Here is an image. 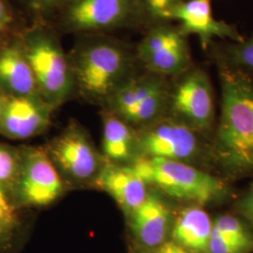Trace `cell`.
Returning <instances> with one entry per match:
<instances>
[{"label": "cell", "instance_id": "obj_24", "mask_svg": "<svg viewBox=\"0 0 253 253\" xmlns=\"http://www.w3.org/2000/svg\"><path fill=\"white\" fill-rule=\"evenodd\" d=\"M18 12L11 0H0V39H7L19 33Z\"/></svg>", "mask_w": 253, "mask_h": 253}, {"label": "cell", "instance_id": "obj_27", "mask_svg": "<svg viewBox=\"0 0 253 253\" xmlns=\"http://www.w3.org/2000/svg\"><path fill=\"white\" fill-rule=\"evenodd\" d=\"M137 253H191L176 244L172 240H167L163 244L151 250H139Z\"/></svg>", "mask_w": 253, "mask_h": 253}, {"label": "cell", "instance_id": "obj_28", "mask_svg": "<svg viewBox=\"0 0 253 253\" xmlns=\"http://www.w3.org/2000/svg\"><path fill=\"white\" fill-rule=\"evenodd\" d=\"M240 208L245 215L253 220V184L252 188L246 193L240 204Z\"/></svg>", "mask_w": 253, "mask_h": 253}, {"label": "cell", "instance_id": "obj_6", "mask_svg": "<svg viewBox=\"0 0 253 253\" xmlns=\"http://www.w3.org/2000/svg\"><path fill=\"white\" fill-rule=\"evenodd\" d=\"M65 190V180L46 148H22L21 172L12 194L16 208L50 206L62 196Z\"/></svg>", "mask_w": 253, "mask_h": 253}, {"label": "cell", "instance_id": "obj_25", "mask_svg": "<svg viewBox=\"0 0 253 253\" xmlns=\"http://www.w3.org/2000/svg\"><path fill=\"white\" fill-rule=\"evenodd\" d=\"M252 248L253 245L230 238L213 229L208 246V253H245Z\"/></svg>", "mask_w": 253, "mask_h": 253}, {"label": "cell", "instance_id": "obj_16", "mask_svg": "<svg viewBox=\"0 0 253 253\" xmlns=\"http://www.w3.org/2000/svg\"><path fill=\"white\" fill-rule=\"evenodd\" d=\"M102 156L109 163L132 165L140 157L132 126L107 109L102 113Z\"/></svg>", "mask_w": 253, "mask_h": 253}, {"label": "cell", "instance_id": "obj_15", "mask_svg": "<svg viewBox=\"0 0 253 253\" xmlns=\"http://www.w3.org/2000/svg\"><path fill=\"white\" fill-rule=\"evenodd\" d=\"M171 20L180 23L179 30L185 36L199 37L204 48L214 38H228L238 42L244 41L234 27L214 17L210 0H184L173 9Z\"/></svg>", "mask_w": 253, "mask_h": 253}, {"label": "cell", "instance_id": "obj_18", "mask_svg": "<svg viewBox=\"0 0 253 253\" xmlns=\"http://www.w3.org/2000/svg\"><path fill=\"white\" fill-rule=\"evenodd\" d=\"M165 87L163 76L149 72L143 75L134 74L111 97L105 109L122 117L155 92Z\"/></svg>", "mask_w": 253, "mask_h": 253}, {"label": "cell", "instance_id": "obj_11", "mask_svg": "<svg viewBox=\"0 0 253 253\" xmlns=\"http://www.w3.org/2000/svg\"><path fill=\"white\" fill-rule=\"evenodd\" d=\"M53 111L41 97H7L0 118V134L12 140L42 134L50 124Z\"/></svg>", "mask_w": 253, "mask_h": 253}, {"label": "cell", "instance_id": "obj_2", "mask_svg": "<svg viewBox=\"0 0 253 253\" xmlns=\"http://www.w3.org/2000/svg\"><path fill=\"white\" fill-rule=\"evenodd\" d=\"M217 152L228 169L253 170V84L241 73L222 70Z\"/></svg>", "mask_w": 253, "mask_h": 253}, {"label": "cell", "instance_id": "obj_10", "mask_svg": "<svg viewBox=\"0 0 253 253\" xmlns=\"http://www.w3.org/2000/svg\"><path fill=\"white\" fill-rule=\"evenodd\" d=\"M173 113L186 124L208 129L214 121V101L207 73L196 70L187 73L178 83L171 97Z\"/></svg>", "mask_w": 253, "mask_h": 253}, {"label": "cell", "instance_id": "obj_29", "mask_svg": "<svg viewBox=\"0 0 253 253\" xmlns=\"http://www.w3.org/2000/svg\"><path fill=\"white\" fill-rule=\"evenodd\" d=\"M7 97L0 91V118L2 116V112H3V108H4V104H5V101H6Z\"/></svg>", "mask_w": 253, "mask_h": 253}, {"label": "cell", "instance_id": "obj_20", "mask_svg": "<svg viewBox=\"0 0 253 253\" xmlns=\"http://www.w3.org/2000/svg\"><path fill=\"white\" fill-rule=\"evenodd\" d=\"M16 207L0 190V251L11 241L17 226Z\"/></svg>", "mask_w": 253, "mask_h": 253}, {"label": "cell", "instance_id": "obj_9", "mask_svg": "<svg viewBox=\"0 0 253 253\" xmlns=\"http://www.w3.org/2000/svg\"><path fill=\"white\" fill-rule=\"evenodd\" d=\"M137 135L140 157L186 163L198 151V141L191 126L178 120H155Z\"/></svg>", "mask_w": 253, "mask_h": 253}, {"label": "cell", "instance_id": "obj_22", "mask_svg": "<svg viewBox=\"0 0 253 253\" xmlns=\"http://www.w3.org/2000/svg\"><path fill=\"white\" fill-rule=\"evenodd\" d=\"M20 9L33 18H44L58 13L72 0H16Z\"/></svg>", "mask_w": 253, "mask_h": 253}, {"label": "cell", "instance_id": "obj_30", "mask_svg": "<svg viewBox=\"0 0 253 253\" xmlns=\"http://www.w3.org/2000/svg\"><path fill=\"white\" fill-rule=\"evenodd\" d=\"M3 41H4V40H3V39H0V46H1V44H2V42H3Z\"/></svg>", "mask_w": 253, "mask_h": 253}, {"label": "cell", "instance_id": "obj_7", "mask_svg": "<svg viewBox=\"0 0 253 253\" xmlns=\"http://www.w3.org/2000/svg\"><path fill=\"white\" fill-rule=\"evenodd\" d=\"M57 14L59 28L76 35L108 33L139 16L133 0H72Z\"/></svg>", "mask_w": 253, "mask_h": 253}, {"label": "cell", "instance_id": "obj_23", "mask_svg": "<svg viewBox=\"0 0 253 253\" xmlns=\"http://www.w3.org/2000/svg\"><path fill=\"white\" fill-rule=\"evenodd\" d=\"M213 229L230 238L253 245L252 236L248 233L242 222L234 216L223 215L217 217L213 223Z\"/></svg>", "mask_w": 253, "mask_h": 253}, {"label": "cell", "instance_id": "obj_3", "mask_svg": "<svg viewBox=\"0 0 253 253\" xmlns=\"http://www.w3.org/2000/svg\"><path fill=\"white\" fill-rule=\"evenodd\" d=\"M20 37L42 99L53 110L61 106L76 91V84L56 31L37 22L22 28Z\"/></svg>", "mask_w": 253, "mask_h": 253}, {"label": "cell", "instance_id": "obj_13", "mask_svg": "<svg viewBox=\"0 0 253 253\" xmlns=\"http://www.w3.org/2000/svg\"><path fill=\"white\" fill-rule=\"evenodd\" d=\"M127 219L139 250H151L169 240L173 222L172 213L158 192H149Z\"/></svg>", "mask_w": 253, "mask_h": 253}, {"label": "cell", "instance_id": "obj_1", "mask_svg": "<svg viewBox=\"0 0 253 253\" xmlns=\"http://www.w3.org/2000/svg\"><path fill=\"white\" fill-rule=\"evenodd\" d=\"M76 91L88 101L106 105L134 75V56L128 47L108 33L77 35L69 53Z\"/></svg>", "mask_w": 253, "mask_h": 253}, {"label": "cell", "instance_id": "obj_12", "mask_svg": "<svg viewBox=\"0 0 253 253\" xmlns=\"http://www.w3.org/2000/svg\"><path fill=\"white\" fill-rule=\"evenodd\" d=\"M0 91L6 97H41L20 32L0 46Z\"/></svg>", "mask_w": 253, "mask_h": 253}, {"label": "cell", "instance_id": "obj_26", "mask_svg": "<svg viewBox=\"0 0 253 253\" xmlns=\"http://www.w3.org/2000/svg\"><path fill=\"white\" fill-rule=\"evenodd\" d=\"M233 58L236 63L253 72V37L238 42L233 50Z\"/></svg>", "mask_w": 253, "mask_h": 253}, {"label": "cell", "instance_id": "obj_19", "mask_svg": "<svg viewBox=\"0 0 253 253\" xmlns=\"http://www.w3.org/2000/svg\"><path fill=\"white\" fill-rule=\"evenodd\" d=\"M22 166V148L0 143V190L12 201Z\"/></svg>", "mask_w": 253, "mask_h": 253}, {"label": "cell", "instance_id": "obj_14", "mask_svg": "<svg viewBox=\"0 0 253 253\" xmlns=\"http://www.w3.org/2000/svg\"><path fill=\"white\" fill-rule=\"evenodd\" d=\"M93 186L107 192L117 202L126 217L147 198L148 185L132 165L105 162Z\"/></svg>", "mask_w": 253, "mask_h": 253}, {"label": "cell", "instance_id": "obj_5", "mask_svg": "<svg viewBox=\"0 0 253 253\" xmlns=\"http://www.w3.org/2000/svg\"><path fill=\"white\" fill-rule=\"evenodd\" d=\"M57 170L76 185H92L106 162L97 150L85 129L71 122L46 148Z\"/></svg>", "mask_w": 253, "mask_h": 253}, {"label": "cell", "instance_id": "obj_17", "mask_svg": "<svg viewBox=\"0 0 253 253\" xmlns=\"http://www.w3.org/2000/svg\"><path fill=\"white\" fill-rule=\"evenodd\" d=\"M213 222L199 207L185 208L172 222L171 240L191 253H208Z\"/></svg>", "mask_w": 253, "mask_h": 253}, {"label": "cell", "instance_id": "obj_8", "mask_svg": "<svg viewBox=\"0 0 253 253\" xmlns=\"http://www.w3.org/2000/svg\"><path fill=\"white\" fill-rule=\"evenodd\" d=\"M136 57L147 72L161 76L186 73L190 64L186 36L179 29L164 25L146 33L137 46Z\"/></svg>", "mask_w": 253, "mask_h": 253}, {"label": "cell", "instance_id": "obj_4", "mask_svg": "<svg viewBox=\"0 0 253 253\" xmlns=\"http://www.w3.org/2000/svg\"><path fill=\"white\" fill-rule=\"evenodd\" d=\"M132 166L147 185L174 199L205 205L225 190L219 178L183 162L142 156Z\"/></svg>", "mask_w": 253, "mask_h": 253}, {"label": "cell", "instance_id": "obj_21", "mask_svg": "<svg viewBox=\"0 0 253 253\" xmlns=\"http://www.w3.org/2000/svg\"><path fill=\"white\" fill-rule=\"evenodd\" d=\"M184 0H133L138 15L153 20H171L172 11Z\"/></svg>", "mask_w": 253, "mask_h": 253}]
</instances>
